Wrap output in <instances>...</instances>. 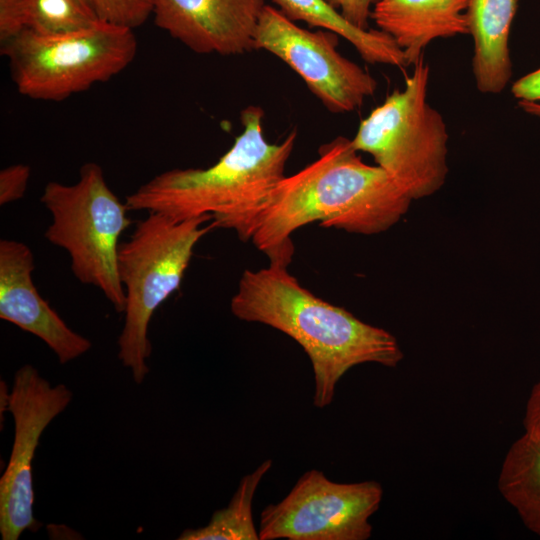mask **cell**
I'll use <instances>...</instances> for the list:
<instances>
[{"label":"cell","mask_w":540,"mask_h":540,"mask_svg":"<svg viewBox=\"0 0 540 540\" xmlns=\"http://www.w3.org/2000/svg\"><path fill=\"white\" fill-rule=\"evenodd\" d=\"M265 0H152L155 25L198 54L254 50Z\"/></svg>","instance_id":"11"},{"label":"cell","mask_w":540,"mask_h":540,"mask_svg":"<svg viewBox=\"0 0 540 540\" xmlns=\"http://www.w3.org/2000/svg\"><path fill=\"white\" fill-rule=\"evenodd\" d=\"M27 29L57 36L89 29L100 21L91 0H27Z\"/></svg>","instance_id":"18"},{"label":"cell","mask_w":540,"mask_h":540,"mask_svg":"<svg viewBox=\"0 0 540 540\" xmlns=\"http://www.w3.org/2000/svg\"><path fill=\"white\" fill-rule=\"evenodd\" d=\"M383 488L375 480L337 483L319 470L306 471L278 503L260 515L259 539L367 540Z\"/></svg>","instance_id":"8"},{"label":"cell","mask_w":540,"mask_h":540,"mask_svg":"<svg viewBox=\"0 0 540 540\" xmlns=\"http://www.w3.org/2000/svg\"><path fill=\"white\" fill-rule=\"evenodd\" d=\"M263 119L260 106L244 108L242 132L215 164L155 175L126 196L129 211L159 212L175 220L209 215L215 227L251 240L258 215L285 177L297 137L292 130L282 142L269 143Z\"/></svg>","instance_id":"3"},{"label":"cell","mask_w":540,"mask_h":540,"mask_svg":"<svg viewBox=\"0 0 540 540\" xmlns=\"http://www.w3.org/2000/svg\"><path fill=\"white\" fill-rule=\"evenodd\" d=\"M31 169L26 164H13L0 171V205L21 199L27 189Z\"/></svg>","instance_id":"21"},{"label":"cell","mask_w":540,"mask_h":540,"mask_svg":"<svg viewBox=\"0 0 540 540\" xmlns=\"http://www.w3.org/2000/svg\"><path fill=\"white\" fill-rule=\"evenodd\" d=\"M235 317L281 331L305 351L314 374L313 404L325 408L354 366L395 368L403 359L397 339L304 288L286 267L245 270L230 302Z\"/></svg>","instance_id":"2"},{"label":"cell","mask_w":540,"mask_h":540,"mask_svg":"<svg viewBox=\"0 0 540 540\" xmlns=\"http://www.w3.org/2000/svg\"><path fill=\"white\" fill-rule=\"evenodd\" d=\"M318 154L278 183L258 215L251 241L271 265L288 267L291 235L307 224L372 235L388 230L409 209L412 199L385 170L364 163L351 139L338 136Z\"/></svg>","instance_id":"1"},{"label":"cell","mask_w":540,"mask_h":540,"mask_svg":"<svg viewBox=\"0 0 540 540\" xmlns=\"http://www.w3.org/2000/svg\"><path fill=\"white\" fill-rule=\"evenodd\" d=\"M40 201L52 217L45 238L69 254L72 272L81 283L98 288L114 310L123 313L126 295L118 249L131 219L125 202L106 183L102 167L83 164L72 185L47 183Z\"/></svg>","instance_id":"6"},{"label":"cell","mask_w":540,"mask_h":540,"mask_svg":"<svg viewBox=\"0 0 540 540\" xmlns=\"http://www.w3.org/2000/svg\"><path fill=\"white\" fill-rule=\"evenodd\" d=\"M498 490L525 527L540 536V441L523 433L501 464Z\"/></svg>","instance_id":"16"},{"label":"cell","mask_w":540,"mask_h":540,"mask_svg":"<svg viewBox=\"0 0 540 540\" xmlns=\"http://www.w3.org/2000/svg\"><path fill=\"white\" fill-rule=\"evenodd\" d=\"M519 106L525 112L540 117V103L533 101L519 100Z\"/></svg>","instance_id":"25"},{"label":"cell","mask_w":540,"mask_h":540,"mask_svg":"<svg viewBox=\"0 0 540 540\" xmlns=\"http://www.w3.org/2000/svg\"><path fill=\"white\" fill-rule=\"evenodd\" d=\"M524 433L540 441V380L528 396L523 419Z\"/></svg>","instance_id":"23"},{"label":"cell","mask_w":540,"mask_h":540,"mask_svg":"<svg viewBox=\"0 0 540 540\" xmlns=\"http://www.w3.org/2000/svg\"><path fill=\"white\" fill-rule=\"evenodd\" d=\"M429 67L421 57L404 89L395 90L360 122L352 140L413 200L437 192L448 174V132L427 102Z\"/></svg>","instance_id":"5"},{"label":"cell","mask_w":540,"mask_h":540,"mask_svg":"<svg viewBox=\"0 0 540 540\" xmlns=\"http://www.w3.org/2000/svg\"><path fill=\"white\" fill-rule=\"evenodd\" d=\"M272 467V460L262 462L244 476L227 507L216 511L207 525L184 530L180 540H258L252 505L256 490Z\"/></svg>","instance_id":"17"},{"label":"cell","mask_w":540,"mask_h":540,"mask_svg":"<svg viewBox=\"0 0 540 540\" xmlns=\"http://www.w3.org/2000/svg\"><path fill=\"white\" fill-rule=\"evenodd\" d=\"M215 225L209 215L175 220L159 213L137 222L120 243L118 272L125 290L124 324L118 337V358L136 384H142L152 352L148 336L158 307L181 285L194 247Z\"/></svg>","instance_id":"4"},{"label":"cell","mask_w":540,"mask_h":540,"mask_svg":"<svg viewBox=\"0 0 540 540\" xmlns=\"http://www.w3.org/2000/svg\"><path fill=\"white\" fill-rule=\"evenodd\" d=\"M100 19L135 29L152 16V0H91Z\"/></svg>","instance_id":"19"},{"label":"cell","mask_w":540,"mask_h":540,"mask_svg":"<svg viewBox=\"0 0 540 540\" xmlns=\"http://www.w3.org/2000/svg\"><path fill=\"white\" fill-rule=\"evenodd\" d=\"M0 51L21 95L58 102L121 73L136 56L137 40L133 29L102 20L57 36L26 29Z\"/></svg>","instance_id":"7"},{"label":"cell","mask_w":540,"mask_h":540,"mask_svg":"<svg viewBox=\"0 0 540 540\" xmlns=\"http://www.w3.org/2000/svg\"><path fill=\"white\" fill-rule=\"evenodd\" d=\"M469 0H379L371 19L403 51L407 66L414 65L435 39L469 34Z\"/></svg>","instance_id":"13"},{"label":"cell","mask_w":540,"mask_h":540,"mask_svg":"<svg viewBox=\"0 0 540 540\" xmlns=\"http://www.w3.org/2000/svg\"><path fill=\"white\" fill-rule=\"evenodd\" d=\"M518 0H469V34L474 40L472 71L481 93L498 94L512 76L509 34Z\"/></svg>","instance_id":"14"},{"label":"cell","mask_w":540,"mask_h":540,"mask_svg":"<svg viewBox=\"0 0 540 540\" xmlns=\"http://www.w3.org/2000/svg\"><path fill=\"white\" fill-rule=\"evenodd\" d=\"M72 391L65 384L52 385L31 364L14 374L7 410L14 421L9 461L0 478V534L17 540L26 530H37L33 515L32 463L41 435L70 404Z\"/></svg>","instance_id":"10"},{"label":"cell","mask_w":540,"mask_h":540,"mask_svg":"<svg viewBox=\"0 0 540 540\" xmlns=\"http://www.w3.org/2000/svg\"><path fill=\"white\" fill-rule=\"evenodd\" d=\"M271 1L290 20L329 30L344 38L366 62L399 68L407 66L403 51L388 34L379 29L364 30L354 26L327 0Z\"/></svg>","instance_id":"15"},{"label":"cell","mask_w":540,"mask_h":540,"mask_svg":"<svg viewBox=\"0 0 540 540\" xmlns=\"http://www.w3.org/2000/svg\"><path fill=\"white\" fill-rule=\"evenodd\" d=\"M34 255L28 245L0 240V318L41 339L61 364L87 353L92 343L72 330L33 283Z\"/></svg>","instance_id":"12"},{"label":"cell","mask_w":540,"mask_h":540,"mask_svg":"<svg viewBox=\"0 0 540 540\" xmlns=\"http://www.w3.org/2000/svg\"><path fill=\"white\" fill-rule=\"evenodd\" d=\"M27 0H0V46L27 29Z\"/></svg>","instance_id":"20"},{"label":"cell","mask_w":540,"mask_h":540,"mask_svg":"<svg viewBox=\"0 0 540 540\" xmlns=\"http://www.w3.org/2000/svg\"><path fill=\"white\" fill-rule=\"evenodd\" d=\"M344 18L360 29H369L373 6L379 0H327Z\"/></svg>","instance_id":"22"},{"label":"cell","mask_w":540,"mask_h":540,"mask_svg":"<svg viewBox=\"0 0 540 540\" xmlns=\"http://www.w3.org/2000/svg\"><path fill=\"white\" fill-rule=\"evenodd\" d=\"M511 91L519 100L540 101V68L515 81Z\"/></svg>","instance_id":"24"},{"label":"cell","mask_w":540,"mask_h":540,"mask_svg":"<svg viewBox=\"0 0 540 540\" xmlns=\"http://www.w3.org/2000/svg\"><path fill=\"white\" fill-rule=\"evenodd\" d=\"M339 35L298 26L272 5H265L254 50H265L295 71L332 113L351 112L377 89V81L338 50Z\"/></svg>","instance_id":"9"}]
</instances>
